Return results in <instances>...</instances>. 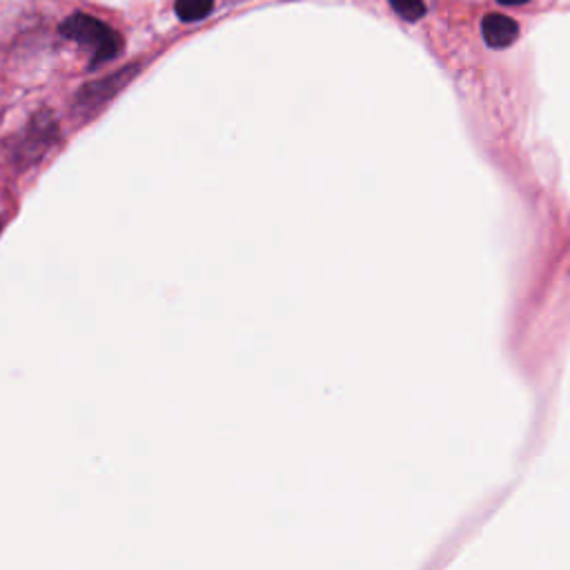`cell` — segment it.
I'll return each mask as SVG.
<instances>
[{"label": "cell", "mask_w": 570, "mask_h": 570, "mask_svg": "<svg viewBox=\"0 0 570 570\" xmlns=\"http://www.w3.org/2000/svg\"><path fill=\"white\" fill-rule=\"evenodd\" d=\"M58 29L65 38H69L82 47H89V51H91L89 67L91 69L114 60L122 51L120 33L94 16L73 13V16L65 18Z\"/></svg>", "instance_id": "obj_1"}, {"label": "cell", "mask_w": 570, "mask_h": 570, "mask_svg": "<svg viewBox=\"0 0 570 570\" xmlns=\"http://www.w3.org/2000/svg\"><path fill=\"white\" fill-rule=\"evenodd\" d=\"M136 65L131 67H125V69H118L116 73H109L96 82H89L85 85L78 96H76V107L82 109V111H94V109H100L107 100H111L120 89H125V85L136 76Z\"/></svg>", "instance_id": "obj_2"}, {"label": "cell", "mask_w": 570, "mask_h": 570, "mask_svg": "<svg viewBox=\"0 0 570 570\" xmlns=\"http://www.w3.org/2000/svg\"><path fill=\"white\" fill-rule=\"evenodd\" d=\"M481 36H483L488 47L503 49V47H508L517 40L519 24L512 18L503 16V13H488L481 20Z\"/></svg>", "instance_id": "obj_3"}, {"label": "cell", "mask_w": 570, "mask_h": 570, "mask_svg": "<svg viewBox=\"0 0 570 570\" xmlns=\"http://www.w3.org/2000/svg\"><path fill=\"white\" fill-rule=\"evenodd\" d=\"M214 7V0H176V16L183 22H196L203 20Z\"/></svg>", "instance_id": "obj_4"}, {"label": "cell", "mask_w": 570, "mask_h": 570, "mask_svg": "<svg viewBox=\"0 0 570 570\" xmlns=\"http://www.w3.org/2000/svg\"><path fill=\"white\" fill-rule=\"evenodd\" d=\"M392 4V9L396 11V16H401L407 22H416L423 18L425 13V4L423 0H387Z\"/></svg>", "instance_id": "obj_5"}, {"label": "cell", "mask_w": 570, "mask_h": 570, "mask_svg": "<svg viewBox=\"0 0 570 570\" xmlns=\"http://www.w3.org/2000/svg\"><path fill=\"white\" fill-rule=\"evenodd\" d=\"M501 4H523V2H530V0H497Z\"/></svg>", "instance_id": "obj_6"}]
</instances>
